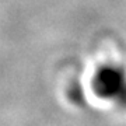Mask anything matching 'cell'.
<instances>
[{"instance_id":"cell-1","label":"cell","mask_w":126,"mask_h":126,"mask_svg":"<svg viewBox=\"0 0 126 126\" xmlns=\"http://www.w3.org/2000/svg\"><path fill=\"white\" fill-rule=\"evenodd\" d=\"M91 86L97 97L126 108V72L121 66L113 63L102 64L97 69Z\"/></svg>"}]
</instances>
